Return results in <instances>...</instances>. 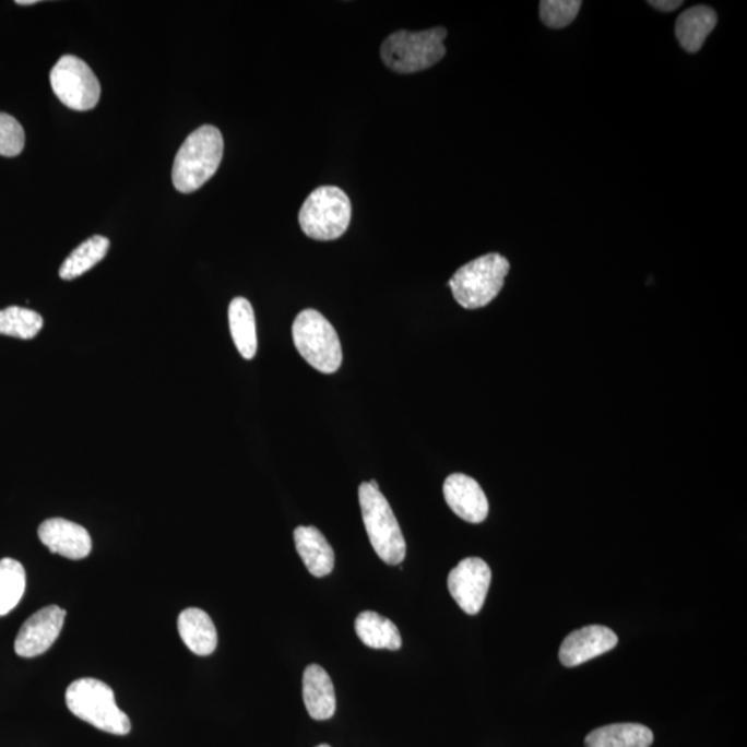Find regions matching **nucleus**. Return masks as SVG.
I'll return each instance as SVG.
<instances>
[{
	"label": "nucleus",
	"mask_w": 747,
	"mask_h": 747,
	"mask_svg": "<svg viewBox=\"0 0 747 747\" xmlns=\"http://www.w3.org/2000/svg\"><path fill=\"white\" fill-rule=\"evenodd\" d=\"M223 149L225 143L222 133L211 124H204L191 133L175 157V189L185 194L201 189L220 168Z\"/></svg>",
	"instance_id": "nucleus-1"
},
{
	"label": "nucleus",
	"mask_w": 747,
	"mask_h": 747,
	"mask_svg": "<svg viewBox=\"0 0 747 747\" xmlns=\"http://www.w3.org/2000/svg\"><path fill=\"white\" fill-rule=\"evenodd\" d=\"M66 703L78 719L112 735L131 733V720L118 708L116 695L107 684L96 678H81L66 692Z\"/></svg>",
	"instance_id": "nucleus-2"
},
{
	"label": "nucleus",
	"mask_w": 747,
	"mask_h": 747,
	"mask_svg": "<svg viewBox=\"0 0 747 747\" xmlns=\"http://www.w3.org/2000/svg\"><path fill=\"white\" fill-rule=\"evenodd\" d=\"M448 31L436 27L419 33L396 31L381 46L383 64L398 74H414L438 64L446 55Z\"/></svg>",
	"instance_id": "nucleus-3"
},
{
	"label": "nucleus",
	"mask_w": 747,
	"mask_h": 747,
	"mask_svg": "<svg viewBox=\"0 0 747 747\" xmlns=\"http://www.w3.org/2000/svg\"><path fill=\"white\" fill-rule=\"evenodd\" d=\"M359 501L374 552L388 565L402 564L406 558V540L386 496L368 482H363Z\"/></svg>",
	"instance_id": "nucleus-4"
},
{
	"label": "nucleus",
	"mask_w": 747,
	"mask_h": 747,
	"mask_svg": "<svg viewBox=\"0 0 747 747\" xmlns=\"http://www.w3.org/2000/svg\"><path fill=\"white\" fill-rule=\"evenodd\" d=\"M508 272L510 262L505 257L487 253L456 270L449 283L451 293L465 309L484 308L500 294Z\"/></svg>",
	"instance_id": "nucleus-5"
},
{
	"label": "nucleus",
	"mask_w": 747,
	"mask_h": 747,
	"mask_svg": "<svg viewBox=\"0 0 747 747\" xmlns=\"http://www.w3.org/2000/svg\"><path fill=\"white\" fill-rule=\"evenodd\" d=\"M352 220L349 197L336 186H321L304 202L299 225L306 236L319 241L345 235Z\"/></svg>",
	"instance_id": "nucleus-6"
},
{
	"label": "nucleus",
	"mask_w": 747,
	"mask_h": 747,
	"mask_svg": "<svg viewBox=\"0 0 747 747\" xmlns=\"http://www.w3.org/2000/svg\"><path fill=\"white\" fill-rule=\"evenodd\" d=\"M293 339L300 356L316 370L323 374L339 371L342 365L340 336L318 310L300 311L294 321Z\"/></svg>",
	"instance_id": "nucleus-7"
},
{
	"label": "nucleus",
	"mask_w": 747,
	"mask_h": 747,
	"mask_svg": "<svg viewBox=\"0 0 747 747\" xmlns=\"http://www.w3.org/2000/svg\"><path fill=\"white\" fill-rule=\"evenodd\" d=\"M50 85L64 106L75 111L92 110L100 100V82L85 61L62 56L50 71Z\"/></svg>",
	"instance_id": "nucleus-8"
},
{
	"label": "nucleus",
	"mask_w": 747,
	"mask_h": 747,
	"mask_svg": "<svg viewBox=\"0 0 747 747\" xmlns=\"http://www.w3.org/2000/svg\"><path fill=\"white\" fill-rule=\"evenodd\" d=\"M491 583L489 565L481 558H465L451 570L448 588L466 615H477L484 608Z\"/></svg>",
	"instance_id": "nucleus-9"
},
{
	"label": "nucleus",
	"mask_w": 747,
	"mask_h": 747,
	"mask_svg": "<svg viewBox=\"0 0 747 747\" xmlns=\"http://www.w3.org/2000/svg\"><path fill=\"white\" fill-rule=\"evenodd\" d=\"M67 612L50 605L36 612L21 626L14 651L21 657H35L50 650L64 626Z\"/></svg>",
	"instance_id": "nucleus-10"
},
{
	"label": "nucleus",
	"mask_w": 747,
	"mask_h": 747,
	"mask_svg": "<svg viewBox=\"0 0 747 747\" xmlns=\"http://www.w3.org/2000/svg\"><path fill=\"white\" fill-rule=\"evenodd\" d=\"M619 638L604 626H588L570 632L559 650V661L567 667L580 666L614 650Z\"/></svg>",
	"instance_id": "nucleus-11"
},
{
	"label": "nucleus",
	"mask_w": 747,
	"mask_h": 747,
	"mask_svg": "<svg viewBox=\"0 0 747 747\" xmlns=\"http://www.w3.org/2000/svg\"><path fill=\"white\" fill-rule=\"evenodd\" d=\"M40 542L54 554L80 560L92 552V538L85 527L62 518H51L38 529Z\"/></svg>",
	"instance_id": "nucleus-12"
},
{
	"label": "nucleus",
	"mask_w": 747,
	"mask_h": 747,
	"mask_svg": "<svg viewBox=\"0 0 747 747\" xmlns=\"http://www.w3.org/2000/svg\"><path fill=\"white\" fill-rule=\"evenodd\" d=\"M444 500L456 517L470 523L484 522L489 513V501L475 479L453 474L444 481Z\"/></svg>",
	"instance_id": "nucleus-13"
},
{
	"label": "nucleus",
	"mask_w": 747,
	"mask_h": 747,
	"mask_svg": "<svg viewBox=\"0 0 747 747\" xmlns=\"http://www.w3.org/2000/svg\"><path fill=\"white\" fill-rule=\"evenodd\" d=\"M295 548L304 560L306 569L315 578H324L334 569V549L324 534L313 526H298L294 531Z\"/></svg>",
	"instance_id": "nucleus-14"
},
{
	"label": "nucleus",
	"mask_w": 747,
	"mask_h": 747,
	"mask_svg": "<svg viewBox=\"0 0 747 747\" xmlns=\"http://www.w3.org/2000/svg\"><path fill=\"white\" fill-rule=\"evenodd\" d=\"M304 702L313 720H330L335 714L336 698L329 674L319 664H310L304 673Z\"/></svg>",
	"instance_id": "nucleus-15"
},
{
	"label": "nucleus",
	"mask_w": 747,
	"mask_h": 747,
	"mask_svg": "<svg viewBox=\"0 0 747 747\" xmlns=\"http://www.w3.org/2000/svg\"><path fill=\"white\" fill-rule=\"evenodd\" d=\"M178 630L181 641L195 655L208 656L215 652L217 632L214 621L206 612L189 608L179 615Z\"/></svg>",
	"instance_id": "nucleus-16"
},
{
	"label": "nucleus",
	"mask_w": 747,
	"mask_h": 747,
	"mask_svg": "<svg viewBox=\"0 0 747 747\" xmlns=\"http://www.w3.org/2000/svg\"><path fill=\"white\" fill-rule=\"evenodd\" d=\"M718 25V13L709 7H693L679 14L676 21V36L684 50L698 54L708 36Z\"/></svg>",
	"instance_id": "nucleus-17"
},
{
	"label": "nucleus",
	"mask_w": 747,
	"mask_h": 747,
	"mask_svg": "<svg viewBox=\"0 0 747 747\" xmlns=\"http://www.w3.org/2000/svg\"><path fill=\"white\" fill-rule=\"evenodd\" d=\"M355 630L360 641L372 650L398 651L402 648V636L396 625L377 612H361L356 617Z\"/></svg>",
	"instance_id": "nucleus-18"
},
{
	"label": "nucleus",
	"mask_w": 747,
	"mask_h": 747,
	"mask_svg": "<svg viewBox=\"0 0 747 747\" xmlns=\"http://www.w3.org/2000/svg\"><path fill=\"white\" fill-rule=\"evenodd\" d=\"M228 323L237 351L244 359H253L258 351L257 323L248 299L238 297L232 300L228 306Z\"/></svg>",
	"instance_id": "nucleus-19"
},
{
	"label": "nucleus",
	"mask_w": 747,
	"mask_h": 747,
	"mask_svg": "<svg viewBox=\"0 0 747 747\" xmlns=\"http://www.w3.org/2000/svg\"><path fill=\"white\" fill-rule=\"evenodd\" d=\"M652 744V731L635 723L601 726L585 738V747H650Z\"/></svg>",
	"instance_id": "nucleus-20"
},
{
	"label": "nucleus",
	"mask_w": 747,
	"mask_h": 747,
	"mask_svg": "<svg viewBox=\"0 0 747 747\" xmlns=\"http://www.w3.org/2000/svg\"><path fill=\"white\" fill-rule=\"evenodd\" d=\"M110 241L103 236H93L76 247L71 256L66 259L60 268V277L62 280H75L82 274L90 272L98 262L106 258Z\"/></svg>",
	"instance_id": "nucleus-21"
},
{
	"label": "nucleus",
	"mask_w": 747,
	"mask_h": 747,
	"mask_svg": "<svg viewBox=\"0 0 747 747\" xmlns=\"http://www.w3.org/2000/svg\"><path fill=\"white\" fill-rule=\"evenodd\" d=\"M25 570L19 560L12 558L0 559V616H7L23 598Z\"/></svg>",
	"instance_id": "nucleus-22"
},
{
	"label": "nucleus",
	"mask_w": 747,
	"mask_h": 747,
	"mask_svg": "<svg viewBox=\"0 0 747 747\" xmlns=\"http://www.w3.org/2000/svg\"><path fill=\"white\" fill-rule=\"evenodd\" d=\"M44 327V319L36 311L10 306L0 310V334L20 340H33Z\"/></svg>",
	"instance_id": "nucleus-23"
},
{
	"label": "nucleus",
	"mask_w": 747,
	"mask_h": 747,
	"mask_svg": "<svg viewBox=\"0 0 747 747\" xmlns=\"http://www.w3.org/2000/svg\"><path fill=\"white\" fill-rule=\"evenodd\" d=\"M583 2L580 0H543L540 3V19L548 28L560 29L572 24Z\"/></svg>",
	"instance_id": "nucleus-24"
},
{
	"label": "nucleus",
	"mask_w": 747,
	"mask_h": 747,
	"mask_svg": "<svg viewBox=\"0 0 747 747\" xmlns=\"http://www.w3.org/2000/svg\"><path fill=\"white\" fill-rule=\"evenodd\" d=\"M25 133L21 123L9 114L0 112V155L17 157L24 150Z\"/></svg>",
	"instance_id": "nucleus-25"
},
{
	"label": "nucleus",
	"mask_w": 747,
	"mask_h": 747,
	"mask_svg": "<svg viewBox=\"0 0 747 747\" xmlns=\"http://www.w3.org/2000/svg\"><path fill=\"white\" fill-rule=\"evenodd\" d=\"M653 9L661 10L664 13L674 12L679 7H683V0H655V2H648Z\"/></svg>",
	"instance_id": "nucleus-26"
},
{
	"label": "nucleus",
	"mask_w": 747,
	"mask_h": 747,
	"mask_svg": "<svg viewBox=\"0 0 747 747\" xmlns=\"http://www.w3.org/2000/svg\"><path fill=\"white\" fill-rule=\"evenodd\" d=\"M36 0H19L17 4H35Z\"/></svg>",
	"instance_id": "nucleus-27"
},
{
	"label": "nucleus",
	"mask_w": 747,
	"mask_h": 747,
	"mask_svg": "<svg viewBox=\"0 0 747 747\" xmlns=\"http://www.w3.org/2000/svg\"><path fill=\"white\" fill-rule=\"evenodd\" d=\"M316 747H331V746H330V745H327V744H323V745H319V746H316Z\"/></svg>",
	"instance_id": "nucleus-28"
}]
</instances>
